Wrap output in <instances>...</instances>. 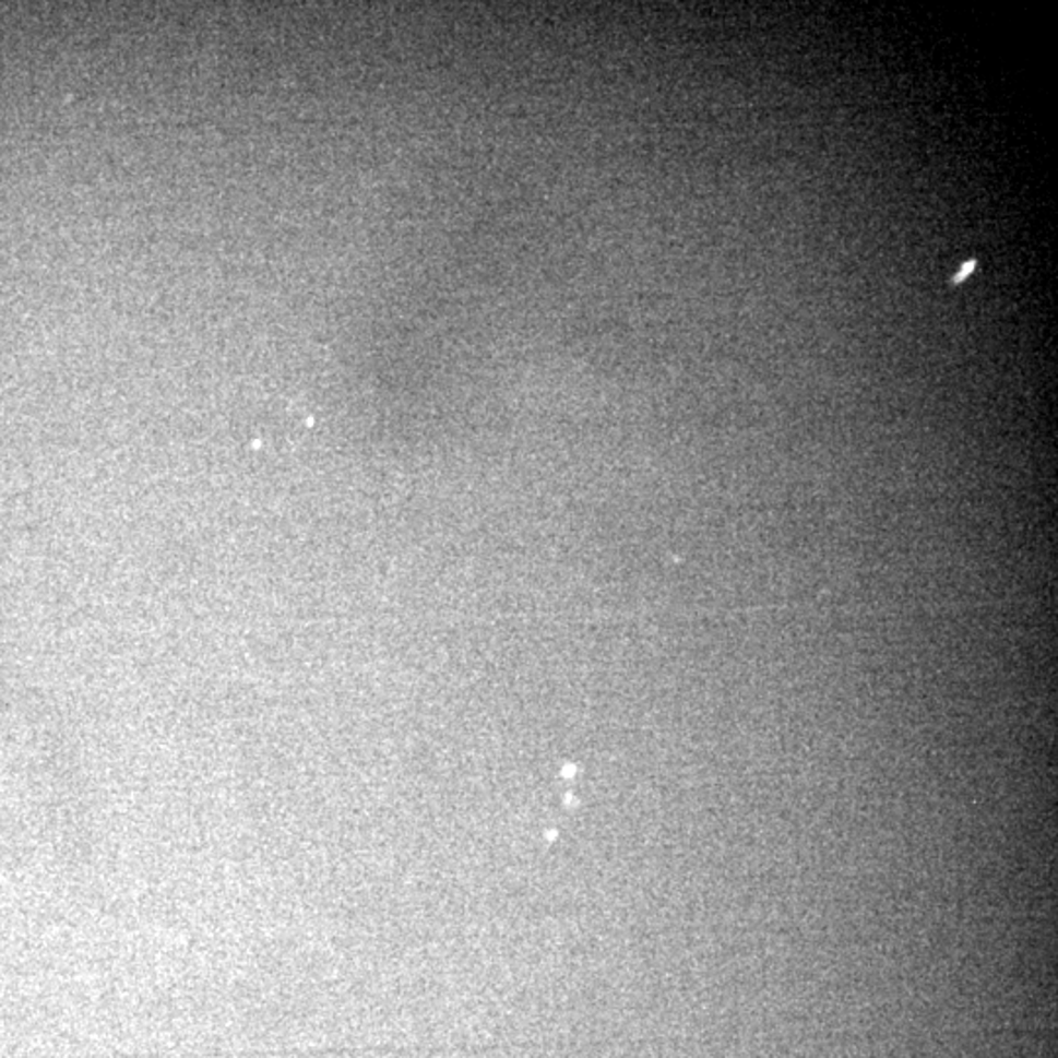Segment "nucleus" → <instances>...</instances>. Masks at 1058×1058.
I'll use <instances>...</instances> for the list:
<instances>
[{
	"label": "nucleus",
	"mask_w": 1058,
	"mask_h": 1058,
	"mask_svg": "<svg viewBox=\"0 0 1058 1058\" xmlns=\"http://www.w3.org/2000/svg\"><path fill=\"white\" fill-rule=\"evenodd\" d=\"M973 269H974V261H971V263H966V265H964V268L961 269V273H959V275L954 277V283H961V281H963V278L966 277V275H968V273H971Z\"/></svg>",
	"instance_id": "1"
}]
</instances>
